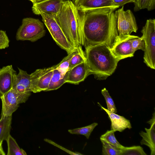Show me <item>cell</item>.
Listing matches in <instances>:
<instances>
[{
  "label": "cell",
  "mask_w": 155,
  "mask_h": 155,
  "mask_svg": "<svg viewBox=\"0 0 155 155\" xmlns=\"http://www.w3.org/2000/svg\"><path fill=\"white\" fill-rule=\"evenodd\" d=\"M118 6L79 11L81 23V45L104 44L110 48L119 36L114 11Z\"/></svg>",
  "instance_id": "1"
},
{
  "label": "cell",
  "mask_w": 155,
  "mask_h": 155,
  "mask_svg": "<svg viewBox=\"0 0 155 155\" xmlns=\"http://www.w3.org/2000/svg\"><path fill=\"white\" fill-rule=\"evenodd\" d=\"M85 48L86 62L90 74L102 79L114 72L120 60L114 57L107 46L101 44L88 46Z\"/></svg>",
  "instance_id": "2"
},
{
  "label": "cell",
  "mask_w": 155,
  "mask_h": 155,
  "mask_svg": "<svg viewBox=\"0 0 155 155\" xmlns=\"http://www.w3.org/2000/svg\"><path fill=\"white\" fill-rule=\"evenodd\" d=\"M54 17L71 45L75 48L81 45V16L73 2L64 1L59 12Z\"/></svg>",
  "instance_id": "3"
},
{
  "label": "cell",
  "mask_w": 155,
  "mask_h": 155,
  "mask_svg": "<svg viewBox=\"0 0 155 155\" xmlns=\"http://www.w3.org/2000/svg\"><path fill=\"white\" fill-rule=\"evenodd\" d=\"M45 32L44 24L39 19L25 18L18 30L16 38L17 41L34 42L43 37Z\"/></svg>",
  "instance_id": "4"
},
{
  "label": "cell",
  "mask_w": 155,
  "mask_h": 155,
  "mask_svg": "<svg viewBox=\"0 0 155 155\" xmlns=\"http://www.w3.org/2000/svg\"><path fill=\"white\" fill-rule=\"evenodd\" d=\"M145 43L144 62L151 69L155 68V20H147L141 31Z\"/></svg>",
  "instance_id": "5"
},
{
  "label": "cell",
  "mask_w": 155,
  "mask_h": 155,
  "mask_svg": "<svg viewBox=\"0 0 155 155\" xmlns=\"http://www.w3.org/2000/svg\"><path fill=\"white\" fill-rule=\"evenodd\" d=\"M40 15L53 40L61 48L68 54L77 48L71 45L54 16L44 13Z\"/></svg>",
  "instance_id": "6"
},
{
  "label": "cell",
  "mask_w": 155,
  "mask_h": 155,
  "mask_svg": "<svg viewBox=\"0 0 155 155\" xmlns=\"http://www.w3.org/2000/svg\"><path fill=\"white\" fill-rule=\"evenodd\" d=\"M31 94V92L21 93L11 89L0 98L2 103L1 116H12L19 104L25 102Z\"/></svg>",
  "instance_id": "7"
},
{
  "label": "cell",
  "mask_w": 155,
  "mask_h": 155,
  "mask_svg": "<svg viewBox=\"0 0 155 155\" xmlns=\"http://www.w3.org/2000/svg\"><path fill=\"white\" fill-rule=\"evenodd\" d=\"M119 36L129 35L138 29L135 17L130 10H124V6L114 12Z\"/></svg>",
  "instance_id": "8"
},
{
  "label": "cell",
  "mask_w": 155,
  "mask_h": 155,
  "mask_svg": "<svg viewBox=\"0 0 155 155\" xmlns=\"http://www.w3.org/2000/svg\"><path fill=\"white\" fill-rule=\"evenodd\" d=\"M55 66L36 70L30 74L31 90L36 93L46 91L48 88Z\"/></svg>",
  "instance_id": "9"
},
{
  "label": "cell",
  "mask_w": 155,
  "mask_h": 155,
  "mask_svg": "<svg viewBox=\"0 0 155 155\" xmlns=\"http://www.w3.org/2000/svg\"><path fill=\"white\" fill-rule=\"evenodd\" d=\"M136 36L130 35L118 36L110 48L114 57L120 60L134 56L131 40Z\"/></svg>",
  "instance_id": "10"
},
{
  "label": "cell",
  "mask_w": 155,
  "mask_h": 155,
  "mask_svg": "<svg viewBox=\"0 0 155 155\" xmlns=\"http://www.w3.org/2000/svg\"><path fill=\"white\" fill-rule=\"evenodd\" d=\"M90 74L85 61L69 69L65 74V82L78 84Z\"/></svg>",
  "instance_id": "11"
},
{
  "label": "cell",
  "mask_w": 155,
  "mask_h": 155,
  "mask_svg": "<svg viewBox=\"0 0 155 155\" xmlns=\"http://www.w3.org/2000/svg\"><path fill=\"white\" fill-rule=\"evenodd\" d=\"M63 0H46L33 4L32 7L34 13L40 15L44 13L54 17L59 12Z\"/></svg>",
  "instance_id": "12"
},
{
  "label": "cell",
  "mask_w": 155,
  "mask_h": 155,
  "mask_svg": "<svg viewBox=\"0 0 155 155\" xmlns=\"http://www.w3.org/2000/svg\"><path fill=\"white\" fill-rule=\"evenodd\" d=\"M16 73L12 65L0 68V98L12 88Z\"/></svg>",
  "instance_id": "13"
},
{
  "label": "cell",
  "mask_w": 155,
  "mask_h": 155,
  "mask_svg": "<svg viewBox=\"0 0 155 155\" xmlns=\"http://www.w3.org/2000/svg\"><path fill=\"white\" fill-rule=\"evenodd\" d=\"M18 68L19 72L14 75L12 89L21 93L31 92L30 74L26 71Z\"/></svg>",
  "instance_id": "14"
},
{
  "label": "cell",
  "mask_w": 155,
  "mask_h": 155,
  "mask_svg": "<svg viewBox=\"0 0 155 155\" xmlns=\"http://www.w3.org/2000/svg\"><path fill=\"white\" fill-rule=\"evenodd\" d=\"M78 11L114 5L112 0H73Z\"/></svg>",
  "instance_id": "15"
},
{
  "label": "cell",
  "mask_w": 155,
  "mask_h": 155,
  "mask_svg": "<svg viewBox=\"0 0 155 155\" xmlns=\"http://www.w3.org/2000/svg\"><path fill=\"white\" fill-rule=\"evenodd\" d=\"M101 109L104 110L108 115L111 122V130L114 132L116 131L122 132L127 128L130 129L132 128L130 121L124 117L117 115L108 110L101 106L100 104Z\"/></svg>",
  "instance_id": "16"
},
{
  "label": "cell",
  "mask_w": 155,
  "mask_h": 155,
  "mask_svg": "<svg viewBox=\"0 0 155 155\" xmlns=\"http://www.w3.org/2000/svg\"><path fill=\"white\" fill-rule=\"evenodd\" d=\"M155 128L152 127L149 129L145 128L146 132L141 131L139 133L142 138L140 141L141 145H145L149 148L151 155H155Z\"/></svg>",
  "instance_id": "17"
},
{
  "label": "cell",
  "mask_w": 155,
  "mask_h": 155,
  "mask_svg": "<svg viewBox=\"0 0 155 155\" xmlns=\"http://www.w3.org/2000/svg\"><path fill=\"white\" fill-rule=\"evenodd\" d=\"M12 116H2L0 119V143L6 141L10 135Z\"/></svg>",
  "instance_id": "18"
},
{
  "label": "cell",
  "mask_w": 155,
  "mask_h": 155,
  "mask_svg": "<svg viewBox=\"0 0 155 155\" xmlns=\"http://www.w3.org/2000/svg\"><path fill=\"white\" fill-rule=\"evenodd\" d=\"M48 88L46 91L56 90L62 86L65 82V77L56 68V65Z\"/></svg>",
  "instance_id": "19"
},
{
  "label": "cell",
  "mask_w": 155,
  "mask_h": 155,
  "mask_svg": "<svg viewBox=\"0 0 155 155\" xmlns=\"http://www.w3.org/2000/svg\"><path fill=\"white\" fill-rule=\"evenodd\" d=\"M8 145L7 155H26L25 151L19 146L15 140L10 135L6 141Z\"/></svg>",
  "instance_id": "20"
},
{
  "label": "cell",
  "mask_w": 155,
  "mask_h": 155,
  "mask_svg": "<svg viewBox=\"0 0 155 155\" xmlns=\"http://www.w3.org/2000/svg\"><path fill=\"white\" fill-rule=\"evenodd\" d=\"M114 133V132L112 130H107L105 134L101 136L100 140L121 150L124 146L120 144L117 141L115 136Z\"/></svg>",
  "instance_id": "21"
},
{
  "label": "cell",
  "mask_w": 155,
  "mask_h": 155,
  "mask_svg": "<svg viewBox=\"0 0 155 155\" xmlns=\"http://www.w3.org/2000/svg\"><path fill=\"white\" fill-rule=\"evenodd\" d=\"M78 48L73 52L68 54L58 64L56 65V68L61 74L64 76L69 69L71 60L73 56L78 51Z\"/></svg>",
  "instance_id": "22"
},
{
  "label": "cell",
  "mask_w": 155,
  "mask_h": 155,
  "mask_svg": "<svg viewBox=\"0 0 155 155\" xmlns=\"http://www.w3.org/2000/svg\"><path fill=\"white\" fill-rule=\"evenodd\" d=\"M134 3L135 12L145 8L150 11L155 8V0H135Z\"/></svg>",
  "instance_id": "23"
},
{
  "label": "cell",
  "mask_w": 155,
  "mask_h": 155,
  "mask_svg": "<svg viewBox=\"0 0 155 155\" xmlns=\"http://www.w3.org/2000/svg\"><path fill=\"white\" fill-rule=\"evenodd\" d=\"M97 123H94L86 127L70 129L68 132L72 134H81L84 136L87 139H89L91 134L95 127L97 125Z\"/></svg>",
  "instance_id": "24"
},
{
  "label": "cell",
  "mask_w": 155,
  "mask_h": 155,
  "mask_svg": "<svg viewBox=\"0 0 155 155\" xmlns=\"http://www.w3.org/2000/svg\"><path fill=\"white\" fill-rule=\"evenodd\" d=\"M85 61V53L82 50L81 45L78 47V51L71 60L69 70L74 66Z\"/></svg>",
  "instance_id": "25"
},
{
  "label": "cell",
  "mask_w": 155,
  "mask_h": 155,
  "mask_svg": "<svg viewBox=\"0 0 155 155\" xmlns=\"http://www.w3.org/2000/svg\"><path fill=\"white\" fill-rule=\"evenodd\" d=\"M147 155L143 148L140 146L124 147L121 149L120 155Z\"/></svg>",
  "instance_id": "26"
},
{
  "label": "cell",
  "mask_w": 155,
  "mask_h": 155,
  "mask_svg": "<svg viewBox=\"0 0 155 155\" xmlns=\"http://www.w3.org/2000/svg\"><path fill=\"white\" fill-rule=\"evenodd\" d=\"M101 141L102 144V155H120V149L116 148L104 141Z\"/></svg>",
  "instance_id": "27"
},
{
  "label": "cell",
  "mask_w": 155,
  "mask_h": 155,
  "mask_svg": "<svg viewBox=\"0 0 155 155\" xmlns=\"http://www.w3.org/2000/svg\"><path fill=\"white\" fill-rule=\"evenodd\" d=\"M101 93L104 97L107 106V110L111 112L116 113L117 112L114 101L110 96L108 91L105 88L101 90Z\"/></svg>",
  "instance_id": "28"
},
{
  "label": "cell",
  "mask_w": 155,
  "mask_h": 155,
  "mask_svg": "<svg viewBox=\"0 0 155 155\" xmlns=\"http://www.w3.org/2000/svg\"><path fill=\"white\" fill-rule=\"evenodd\" d=\"M131 41L133 49L134 52L139 49L144 51L145 43L142 36L140 37L136 36L131 40Z\"/></svg>",
  "instance_id": "29"
},
{
  "label": "cell",
  "mask_w": 155,
  "mask_h": 155,
  "mask_svg": "<svg viewBox=\"0 0 155 155\" xmlns=\"http://www.w3.org/2000/svg\"><path fill=\"white\" fill-rule=\"evenodd\" d=\"M10 40L5 31L0 30V50L8 48Z\"/></svg>",
  "instance_id": "30"
},
{
  "label": "cell",
  "mask_w": 155,
  "mask_h": 155,
  "mask_svg": "<svg viewBox=\"0 0 155 155\" xmlns=\"http://www.w3.org/2000/svg\"><path fill=\"white\" fill-rule=\"evenodd\" d=\"M44 140L46 142H47L50 144H51L56 147H58L59 148H60V149L63 150L65 151L66 152H67V153H68L69 154H71V155H82V154H81L80 153H79L78 152H72L70 150H69L64 148V147L60 146V145L58 144H57L56 143H55L54 142L51 141V140L47 139L45 138L44 139Z\"/></svg>",
  "instance_id": "31"
},
{
  "label": "cell",
  "mask_w": 155,
  "mask_h": 155,
  "mask_svg": "<svg viewBox=\"0 0 155 155\" xmlns=\"http://www.w3.org/2000/svg\"><path fill=\"white\" fill-rule=\"evenodd\" d=\"M114 5L119 7L124 6L127 3L133 2L134 3L135 0H112Z\"/></svg>",
  "instance_id": "32"
},
{
  "label": "cell",
  "mask_w": 155,
  "mask_h": 155,
  "mask_svg": "<svg viewBox=\"0 0 155 155\" xmlns=\"http://www.w3.org/2000/svg\"><path fill=\"white\" fill-rule=\"evenodd\" d=\"M155 112H154L153 114V117L149 121L147 122V123L149 124L150 125V127H152L155 128Z\"/></svg>",
  "instance_id": "33"
},
{
  "label": "cell",
  "mask_w": 155,
  "mask_h": 155,
  "mask_svg": "<svg viewBox=\"0 0 155 155\" xmlns=\"http://www.w3.org/2000/svg\"><path fill=\"white\" fill-rule=\"evenodd\" d=\"M2 143H0V155H5V153L4 151L2 146Z\"/></svg>",
  "instance_id": "34"
},
{
  "label": "cell",
  "mask_w": 155,
  "mask_h": 155,
  "mask_svg": "<svg viewBox=\"0 0 155 155\" xmlns=\"http://www.w3.org/2000/svg\"><path fill=\"white\" fill-rule=\"evenodd\" d=\"M46 0H34V2L33 4L38 3Z\"/></svg>",
  "instance_id": "35"
},
{
  "label": "cell",
  "mask_w": 155,
  "mask_h": 155,
  "mask_svg": "<svg viewBox=\"0 0 155 155\" xmlns=\"http://www.w3.org/2000/svg\"><path fill=\"white\" fill-rule=\"evenodd\" d=\"M29 0L31 1L33 3H34V0Z\"/></svg>",
  "instance_id": "36"
}]
</instances>
